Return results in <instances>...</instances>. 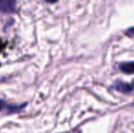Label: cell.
<instances>
[{
    "instance_id": "6da1fadb",
    "label": "cell",
    "mask_w": 134,
    "mask_h": 133,
    "mask_svg": "<svg viewBox=\"0 0 134 133\" xmlns=\"http://www.w3.org/2000/svg\"><path fill=\"white\" fill-rule=\"evenodd\" d=\"M16 11V3L15 1L5 0L0 1V12L5 14H13Z\"/></svg>"
},
{
    "instance_id": "3957f363",
    "label": "cell",
    "mask_w": 134,
    "mask_h": 133,
    "mask_svg": "<svg viewBox=\"0 0 134 133\" xmlns=\"http://www.w3.org/2000/svg\"><path fill=\"white\" fill-rule=\"evenodd\" d=\"M120 70L127 74H134V61L132 62L122 63L120 67Z\"/></svg>"
},
{
    "instance_id": "277c9868",
    "label": "cell",
    "mask_w": 134,
    "mask_h": 133,
    "mask_svg": "<svg viewBox=\"0 0 134 133\" xmlns=\"http://www.w3.org/2000/svg\"><path fill=\"white\" fill-rule=\"evenodd\" d=\"M128 34H131V35H134V27H131L129 30L127 31Z\"/></svg>"
},
{
    "instance_id": "7a4b0ae2",
    "label": "cell",
    "mask_w": 134,
    "mask_h": 133,
    "mask_svg": "<svg viewBox=\"0 0 134 133\" xmlns=\"http://www.w3.org/2000/svg\"><path fill=\"white\" fill-rule=\"evenodd\" d=\"M112 88L114 89H116V90L120 91V92L129 93L134 89V85L133 84L126 83V82H122V81H117L114 83Z\"/></svg>"
},
{
    "instance_id": "5b68a950",
    "label": "cell",
    "mask_w": 134,
    "mask_h": 133,
    "mask_svg": "<svg viewBox=\"0 0 134 133\" xmlns=\"http://www.w3.org/2000/svg\"><path fill=\"white\" fill-rule=\"evenodd\" d=\"M3 107H4V101L0 100V111H1V110H2V108H3Z\"/></svg>"
}]
</instances>
